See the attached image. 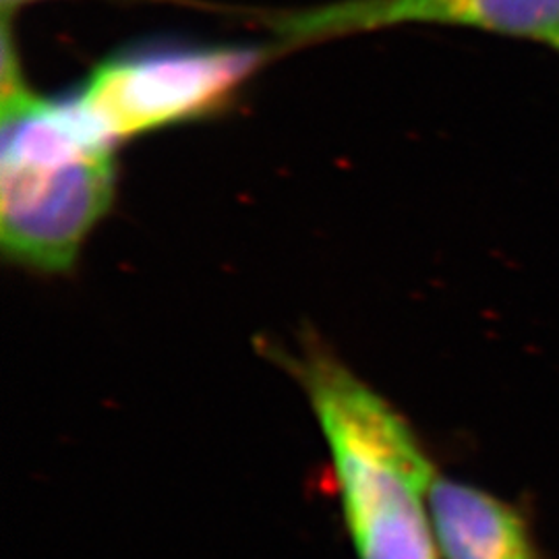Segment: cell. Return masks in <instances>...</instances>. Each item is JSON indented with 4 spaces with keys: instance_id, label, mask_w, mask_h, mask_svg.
Wrapping results in <instances>:
<instances>
[{
    "instance_id": "cell-1",
    "label": "cell",
    "mask_w": 559,
    "mask_h": 559,
    "mask_svg": "<svg viewBox=\"0 0 559 559\" xmlns=\"http://www.w3.org/2000/svg\"><path fill=\"white\" fill-rule=\"evenodd\" d=\"M0 247L41 276L69 274L117 201V145L71 98L36 94L23 75L13 25H2Z\"/></svg>"
},
{
    "instance_id": "cell-2",
    "label": "cell",
    "mask_w": 559,
    "mask_h": 559,
    "mask_svg": "<svg viewBox=\"0 0 559 559\" xmlns=\"http://www.w3.org/2000/svg\"><path fill=\"white\" fill-rule=\"evenodd\" d=\"M274 360L320 425L357 559H441L429 510L440 473L411 423L313 334Z\"/></svg>"
},
{
    "instance_id": "cell-3",
    "label": "cell",
    "mask_w": 559,
    "mask_h": 559,
    "mask_svg": "<svg viewBox=\"0 0 559 559\" xmlns=\"http://www.w3.org/2000/svg\"><path fill=\"white\" fill-rule=\"evenodd\" d=\"M280 48L249 44H150L100 60L71 102L115 145L212 119Z\"/></svg>"
},
{
    "instance_id": "cell-4",
    "label": "cell",
    "mask_w": 559,
    "mask_h": 559,
    "mask_svg": "<svg viewBox=\"0 0 559 559\" xmlns=\"http://www.w3.org/2000/svg\"><path fill=\"white\" fill-rule=\"evenodd\" d=\"M261 21L274 32L280 48L406 25L473 29L551 46L559 38V0H336L263 13Z\"/></svg>"
},
{
    "instance_id": "cell-5",
    "label": "cell",
    "mask_w": 559,
    "mask_h": 559,
    "mask_svg": "<svg viewBox=\"0 0 559 559\" xmlns=\"http://www.w3.org/2000/svg\"><path fill=\"white\" fill-rule=\"evenodd\" d=\"M429 510L441 559H543L526 512L477 485L438 475Z\"/></svg>"
},
{
    "instance_id": "cell-6",
    "label": "cell",
    "mask_w": 559,
    "mask_h": 559,
    "mask_svg": "<svg viewBox=\"0 0 559 559\" xmlns=\"http://www.w3.org/2000/svg\"><path fill=\"white\" fill-rule=\"evenodd\" d=\"M38 2H44V0H0L2 21L13 20L25 7L38 4ZM117 2H120V0H117ZM122 2H138V0H122ZM145 2H150V0H145ZM162 2H170V0H162ZM177 2H187V0H177Z\"/></svg>"
},
{
    "instance_id": "cell-7",
    "label": "cell",
    "mask_w": 559,
    "mask_h": 559,
    "mask_svg": "<svg viewBox=\"0 0 559 559\" xmlns=\"http://www.w3.org/2000/svg\"><path fill=\"white\" fill-rule=\"evenodd\" d=\"M551 48H554V50H556V52L559 55V38H556V40L551 41Z\"/></svg>"
}]
</instances>
